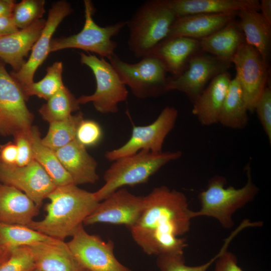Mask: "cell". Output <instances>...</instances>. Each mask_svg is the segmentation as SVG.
Returning <instances> with one entry per match:
<instances>
[{"label":"cell","instance_id":"obj_43","mask_svg":"<svg viewBox=\"0 0 271 271\" xmlns=\"http://www.w3.org/2000/svg\"><path fill=\"white\" fill-rule=\"evenodd\" d=\"M15 4L13 0H0V17L11 16Z\"/></svg>","mask_w":271,"mask_h":271},{"label":"cell","instance_id":"obj_31","mask_svg":"<svg viewBox=\"0 0 271 271\" xmlns=\"http://www.w3.org/2000/svg\"><path fill=\"white\" fill-rule=\"evenodd\" d=\"M63 63L57 61L47 67L45 76L39 81L21 86L26 100L35 95L46 101L65 87L62 80Z\"/></svg>","mask_w":271,"mask_h":271},{"label":"cell","instance_id":"obj_3","mask_svg":"<svg viewBox=\"0 0 271 271\" xmlns=\"http://www.w3.org/2000/svg\"><path fill=\"white\" fill-rule=\"evenodd\" d=\"M177 18L168 0H148L140 5L126 21L129 30L127 45L137 58L148 56L168 37Z\"/></svg>","mask_w":271,"mask_h":271},{"label":"cell","instance_id":"obj_13","mask_svg":"<svg viewBox=\"0 0 271 271\" xmlns=\"http://www.w3.org/2000/svg\"><path fill=\"white\" fill-rule=\"evenodd\" d=\"M230 64L201 52L191 58L187 68L179 76L169 77L168 91L182 92L192 102L203 91L208 82L218 74L227 71Z\"/></svg>","mask_w":271,"mask_h":271},{"label":"cell","instance_id":"obj_16","mask_svg":"<svg viewBox=\"0 0 271 271\" xmlns=\"http://www.w3.org/2000/svg\"><path fill=\"white\" fill-rule=\"evenodd\" d=\"M70 4L66 1H60L49 9L48 16L42 31L34 44L29 58L18 71L11 74L21 85L24 86L34 82L35 72L50 53L52 36L58 26L72 12Z\"/></svg>","mask_w":271,"mask_h":271},{"label":"cell","instance_id":"obj_34","mask_svg":"<svg viewBox=\"0 0 271 271\" xmlns=\"http://www.w3.org/2000/svg\"><path fill=\"white\" fill-rule=\"evenodd\" d=\"M44 0H23L16 3L11 15L19 30L24 29L42 19L45 12Z\"/></svg>","mask_w":271,"mask_h":271},{"label":"cell","instance_id":"obj_9","mask_svg":"<svg viewBox=\"0 0 271 271\" xmlns=\"http://www.w3.org/2000/svg\"><path fill=\"white\" fill-rule=\"evenodd\" d=\"M178 116V110L174 107H164L151 124L133 126L129 140L120 147L107 151L104 155L105 158L113 162L142 150L153 153L162 152L165 140L174 127Z\"/></svg>","mask_w":271,"mask_h":271},{"label":"cell","instance_id":"obj_42","mask_svg":"<svg viewBox=\"0 0 271 271\" xmlns=\"http://www.w3.org/2000/svg\"><path fill=\"white\" fill-rule=\"evenodd\" d=\"M259 10L267 23L271 26V1L261 0L259 2Z\"/></svg>","mask_w":271,"mask_h":271},{"label":"cell","instance_id":"obj_23","mask_svg":"<svg viewBox=\"0 0 271 271\" xmlns=\"http://www.w3.org/2000/svg\"><path fill=\"white\" fill-rule=\"evenodd\" d=\"M39 207L24 193L6 184L0 185V223L28 225Z\"/></svg>","mask_w":271,"mask_h":271},{"label":"cell","instance_id":"obj_46","mask_svg":"<svg viewBox=\"0 0 271 271\" xmlns=\"http://www.w3.org/2000/svg\"><path fill=\"white\" fill-rule=\"evenodd\" d=\"M85 271H91V270H88V269H86Z\"/></svg>","mask_w":271,"mask_h":271},{"label":"cell","instance_id":"obj_15","mask_svg":"<svg viewBox=\"0 0 271 271\" xmlns=\"http://www.w3.org/2000/svg\"><path fill=\"white\" fill-rule=\"evenodd\" d=\"M0 182L20 190L39 208L56 187L45 170L35 160L23 167L0 163Z\"/></svg>","mask_w":271,"mask_h":271},{"label":"cell","instance_id":"obj_41","mask_svg":"<svg viewBox=\"0 0 271 271\" xmlns=\"http://www.w3.org/2000/svg\"><path fill=\"white\" fill-rule=\"evenodd\" d=\"M19 30L15 26L11 15L0 17V37L12 34Z\"/></svg>","mask_w":271,"mask_h":271},{"label":"cell","instance_id":"obj_2","mask_svg":"<svg viewBox=\"0 0 271 271\" xmlns=\"http://www.w3.org/2000/svg\"><path fill=\"white\" fill-rule=\"evenodd\" d=\"M47 214L27 226L53 238L64 240L72 236L97 206L93 194L74 184L56 187L47 197Z\"/></svg>","mask_w":271,"mask_h":271},{"label":"cell","instance_id":"obj_36","mask_svg":"<svg viewBox=\"0 0 271 271\" xmlns=\"http://www.w3.org/2000/svg\"><path fill=\"white\" fill-rule=\"evenodd\" d=\"M102 137V129L98 122L91 119H83L77 127L75 139L87 148L98 145Z\"/></svg>","mask_w":271,"mask_h":271},{"label":"cell","instance_id":"obj_28","mask_svg":"<svg viewBox=\"0 0 271 271\" xmlns=\"http://www.w3.org/2000/svg\"><path fill=\"white\" fill-rule=\"evenodd\" d=\"M29 138L34 160L45 170L56 187L73 184L71 177L61 165L55 152L42 142L37 127H32Z\"/></svg>","mask_w":271,"mask_h":271},{"label":"cell","instance_id":"obj_12","mask_svg":"<svg viewBox=\"0 0 271 271\" xmlns=\"http://www.w3.org/2000/svg\"><path fill=\"white\" fill-rule=\"evenodd\" d=\"M67 242L71 252L86 269L91 271H131L121 263L114 254V244L90 234L83 224L75 230Z\"/></svg>","mask_w":271,"mask_h":271},{"label":"cell","instance_id":"obj_20","mask_svg":"<svg viewBox=\"0 0 271 271\" xmlns=\"http://www.w3.org/2000/svg\"><path fill=\"white\" fill-rule=\"evenodd\" d=\"M55 152L74 184H93L98 180L96 161L76 139Z\"/></svg>","mask_w":271,"mask_h":271},{"label":"cell","instance_id":"obj_14","mask_svg":"<svg viewBox=\"0 0 271 271\" xmlns=\"http://www.w3.org/2000/svg\"><path fill=\"white\" fill-rule=\"evenodd\" d=\"M144 208V196L121 188L99 202L83 222L84 225L104 223L124 225L129 229L138 220Z\"/></svg>","mask_w":271,"mask_h":271},{"label":"cell","instance_id":"obj_40","mask_svg":"<svg viewBox=\"0 0 271 271\" xmlns=\"http://www.w3.org/2000/svg\"><path fill=\"white\" fill-rule=\"evenodd\" d=\"M17 149L14 142H9L0 146V163L6 165H16Z\"/></svg>","mask_w":271,"mask_h":271},{"label":"cell","instance_id":"obj_35","mask_svg":"<svg viewBox=\"0 0 271 271\" xmlns=\"http://www.w3.org/2000/svg\"><path fill=\"white\" fill-rule=\"evenodd\" d=\"M36 268L28 246L13 248L9 257L0 265V271H32Z\"/></svg>","mask_w":271,"mask_h":271},{"label":"cell","instance_id":"obj_19","mask_svg":"<svg viewBox=\"0 0 271 271\" xmlns=\"http://www.w3.org/2000/svg\"><path fill=\"white\" fill-rule=\"evenodd\" d=\"M230 74L222 72L212 79L192 102V112L204 126L218 123V119L230 81Z\"/></svg>","mask_w":271,"mask_h":271},{"label":"cell","instance_id":"obj_44","mask_svg":"<svg viewBox=\"0 0 271 271\" xmlns=\"http://www.w3.org/2000/svg\"><path fill=\"white\" fill-rule=\"evenodd\" d=\"M11 252V250L0 241V265L9 257Z\"/></svg>","mask_w":271,"mask_h":271},{"label":"cell","instance_id":"obj_38","mask_svg":"<svg viewBox=\"0 0 271 271\" xmlns=\"http://www.w3.org/2000/svg\"><path fill=\"white\" fill-rule=\"evenodd\" d=\"M29 134L19 132L13 135L14 142L17 149V159L16 165L17 166H26L34 160Z\"/></svg>","mask_w":271,"mask_h":271},{"label":"cell","instance_id":"obj_37","mask_svg":"<svg viewBox=\"0 0 271 271\" xmlns=\"http://www.w3.org/2000/svg\"><path fill=\"white\" fill-rule=\"evenodd\" d=\"M266 136L271 144V88L267 85L257 101L254 110Z\"/></svg>","mask_w":271,"mask_h":271},{"label":"cell","instance_id":"obj_24","mask_svg":"<svg viewBox=\"0 0 271 271\" xmlns=\"http://www.w3.org/2000/svg\"><path fill=\"white\" fill-rule=\"evenodd\" d=\"M201 50L229 63L245 42L244 35L235 19L211 35L199 40Z\"/></svg>","mask_w":271,"mask_h":271},{"label":"cell","instance_id":"obj_39","mask_svg":"<svg viewBox=\"0 0 271 271\" xmlns=\"http://www.w3.org/2000/svg\"><path fill=\"white\" fill-rule=\"evenodd\" d=\"M215 271H243L238 265L237 258L234 254L223 251L215 261Z\"/></svg>","mask_w":271,"mask_h":271},{"label":"cell","instance_id":"obj_21","mask_svg":"<svg viewBox=\"0 0 271 271\" xmlns=\"http://www.w3.org/2000/svg\"><path fill=\"white\" fill-rule=\"evenodd\" d=\"M46 21L40 19L16 33L0 37V59L10 65L15 72L25 64L26 57L39 37Z\"/></svg>","mask_w":271,"mask_h":271},{"label":"cell","instance_id":"obj_10","mask_svg":"<svg viewBox=\"0 0 271 271\" xmlns=\"http://www.w3.org/2000/svg\"><path fill=\"white\" fill-rule=\"evenodd\" d=\"M21 85L0 62V133H29L33 115L28 109Z\"/></svg>","mask_w":271,"mask_h":271},{"label":"cell","instance_id":"obj_18","mask_svg":"<svg viewBox=\"0 0 271 271\" xmlns=\"http://www.w3.org/2000/svg\"><path fill=\"white\" fill-rule=\"evenodd\" d=\"M41 271H85L64 240L54 238L28 246Z\"/></svg>","mask_w":271,"mask_h":271},{"label":"cell","instance_id":"obj_1","mask_svg":"<svg viewBox=\"0 0 271 271\" xmlns=\"http://www.w3.org/2000/svg\"><path fill=\"white\" fill-rule=\"evenodd\" d=\"M186 195L166 186L154 188L144 196V208L128 229L148 255L184 253L187 243L180 237L188 232L193 218Z\"/></svg>","mask_w":271,"mask_h":271},{"label":"cell","instance_id":"obj_8","mask_svg":"<svg viewBox=\"0 0 271 271\" xmlns=\"http://www.w3.org/2000/svg\"><path fill=\"white\" fill-rule=\"evenodd\" d=\"M80 62L88 67L94 76L96 88L91 95L77 98L79 104L92 102L95 109L103 114L115 113L119 103L126 100L128 91L109 62L96 55L80 53Z\"/></svg>","mask_w":271,"mask_h":271},{"label":"cell","instance_id":"obj_11","mask_svg":"<svg viewBox=\"0 0 271 271\" xmlns=\"http://www.w3.org/2000/svg\"><path fill=\"white\" fill-rule=\"evenodd\" d=\"M236 69V77L242 89L249 112L255 106L267 85L269 65L258 52L245 42L241 45L231 60Z\"/></svg>","mask_w":271,"mask_h":271},{"label":"cell","instance_id":"obj_32","mask_svg":"<svg viewBox=\"0 0 271 271\" xmlns=\"http://www.w3.org/2000/svg\"><path fill=\"white\" fill-rule=\"evenodd\" d=\"M53 239L27 226L0 223V241L11 250Z\"/></svg>","mask_w":271,"mask_h":271},{"label":"cell","instance_id":"obj_25","mask_svg":"<svg viewBox=\"0 0 271 271\" xmlns=\"http://www.w3.org/2000/svg\"><path fill=\"white\" fill-rule=\"evenodd\" d=\"M239 25L245 42L254 48L269 65L271 48V26L259 11L243 9L237 13Z\"/></svg>","mask_w":271,"mask_h":271},{"label":"cell","instance_id":"obj_26","mask_svg":"<svg viewBox=\"0 0 271 271\" xmlns=\"http://www.w3.org/2000/svg\"><path fill=\"white\" fill-rule=\"evenodd\" d=\"M177 17L196 14H219L243 9L259 10L257 0H168Z\"/></svg>","mask_w":271,"mask_h":271},{"label":"cell","instance_id":"obj_6","mask_svg":"<svg viewBox=\"0 0 271 271\" xmlns=\"http://www.w3.org/2000/svg\"><path fill=\"white\" fill-rule=\"evenodd\" d=\"M107 59L122 82L137 98L156 97L169 92L168 72L155 57L147 56L132 64L123 61L115 54Z\"/></svg>","mask_w":271,"mask_h":271},{"label":"cell","instance_id":"obj_7","mask_svg":"<svg viewBox=\"0 0 271 271\" xmlns=\"http://www.w3.org/2000/svg\"><path fill=\"white\" fill-rule=\"evenodd\" d=\"M85 22L82 30L68 37L52 39L50 53L68 48L79 49L108 58L113 55L117 47L112 38L120 33L126 21H119L105 27L98 25L93 19L95 9L92 2L84 1Z\"/></svg>","mask_w":271,"mask_h":271},{"label":"cell","instance_id":"obj_17","mask_svg":"<svg viewBox=\"0 0 271 271\" xmlns=\"http://www.w3.org/2000/svg\"><path fill=\"white\" fill-rule=\"evenodd\" d=\"M201 52L199 40L174 37L161 42L148 56L159 60L172 77H176L186 69L191 58Z\"/></svg>","mask_w":271,"mask_h":271},{"label":"cell","instance_id":"obj_5","mask_svg":"<svg viewBox=\"0 0 271 271\" xmlns=\"http://www.w3.org/2000/svg\"><path fill=\"white\" fill-rule=\"evenodd\" d=\"M247 176L246 184L240 188L225 187L226 179L220 175L212 177L206 188L198 196L199 210L192 211L193 218L207 216L217 219L225 229L234 225L232 215L238 209L252 201L258 192V188L253 183L250 164L245 167Z\"/></svg>","mask_w":271,"mask_h":271},{"label":"cell","instance_id":"obj_45","mask_svg":"<svg viewBox=\"0 0 271 271\" xmlns=\"http://www.w3.org/2000/svg\"><path fill=\"white\" fill-rule=\"evenodd\" d=\"M32 271H41V270H39V269H37V268H35V269H34L33 270H32Z\"/></svg>","mask_w":271,"mask_h":271},{"label":"cell","instance_id":"obj_30","mask_svg":"<svg viewBox=\"0 0 271 271\" xmlns=\"http://www.w3.org/2000/svg\"><path fill=\"white\" fill-rule=\"evenodd\" d=\"M83 119V113L78 112L64 120L49 123L42 142L54 151L63 147L75 139L77 127Z\"/></svg>","mask_w":271,"mask_h":271},{"label":"cell","instance_id":"obj_4","mask_svg":"<svg viewBox=\"0 0 271 271\" xmlns=\"http://www.w3.org/2000/svg\"><path fill=\"white\" fill-rule=\"evenodd\" d=\"M181 156L180 151L153 153L142 150L119 158L105 171L104 184L93 192L94 196L100 202L120 188L145 183L162 167Z\"/></svg>","mask_w":271,"mask_h":271},{"label":"cell","instance_id":"obj_29","mask_svg":"<svg viewBox=\"0 0 271 271\" xmlns=\"http://www.w3.org/2000/svg\"><path fill=\"white\" fill-rule=\"evenodd\" d=\"M79 108L77 98L65 86L49 98L39 112L43 119L51 123L68 118Z\"/></svg>","mask_w":271,"mask_h":271},{"label":"cell","instance_id":"obj_22","mask_svg":"<svg viewBox=\"0 0 271 271\" xmlns=\"http://www.w3.org/2000/svg\"><path fill=\"white\" fill-rule=\"evenodd\" d=\"M237 13L196 14L177 17L167 38L185 37L200 40L226 26L235 19Z\"/></svg>","mask_w":271,"mask_h":271},{"label":"cell","instance_id":"obj_27","mask_svg":"<svg viewBox=\"0 0 271 271\" xmlns=\"http://www.w3.org/2000/svg\"><path fill=\"white\" fill-rule=\"evenodd\" d=\"M248 110L240 85L231 79L218 119L222 126L234 129L244 128L248 122Z\"/></svg>","mask_w":271,"mask_h":271},{"label":"cell","instance_id":"obj_33","mask_svg":"<svg viewBox=\"0 0 271 271\" xmlns=\"http://www.w3.org/2000/svg\"><path fill=\"white\" fill-rule=\"evenodd\" d=\"M239 233L235 229L224 241L219 251L206 263L197 266L186 264L183 253L168 254L158 255L157 264L160 271H207L213 263L215 262L221 253L227 249L231 240Z\"/></svg>","mask_w":271,"mask_h":271},{"label":"cell","instance_id":"obj_47","mask_svg":"<svg viewBox=\"0 0 271 271\" xmlns=\"http://www.w3.org/2000/svg\"><path fill=\"white\" fill-rule=\"evenodd\" d=\"M1 184H2V183L0 182V185H1Z\"/></svg>","mask_w":271,"mask_h":271}]
</instances>
